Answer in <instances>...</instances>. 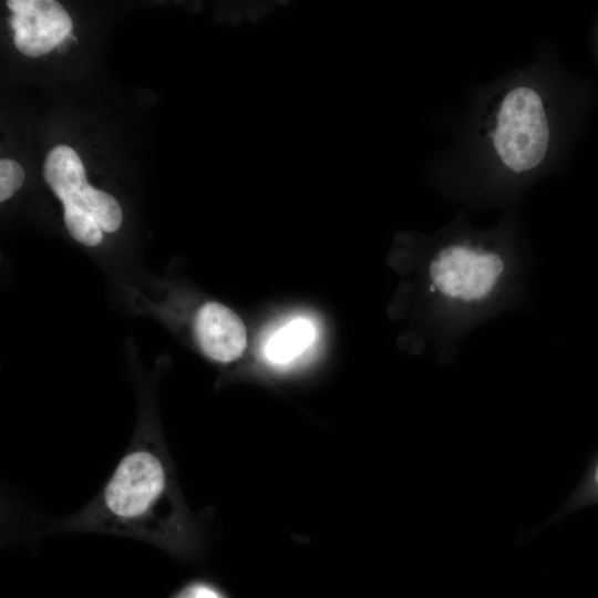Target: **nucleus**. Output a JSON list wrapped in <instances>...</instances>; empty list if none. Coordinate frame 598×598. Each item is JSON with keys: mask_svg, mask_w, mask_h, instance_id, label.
Returning a JSON list of instances; mask_svg holds the SVG:
<instances>
[{"mask_svg": "<svg viewBox=\"0 0 598 598\" xmlns=\"http://www.w3.org/2000/svg\"><path fill=\"white\" fill-rule=\"evenodd\" d=\"M63 205H71L89 213L106 233L116 231L123 221L122 208L117 200L90 184Z\"/></svg>", "mask_w": 598, "mask_h": 598, "instance_id": "8", "label": "nucleus"}, {"mask_svg": "<svg viewBox=\"0 0 598 598\" xmlns=\"http://www.w3.org/2000/svg\"><path fill=\"white\" fill-rule=\"evenodd\" d=\"M43 176L62 203L79 194L89 184L80 156L66 145H58L49 152Z\"/></svg>", "mask_w": 598, "mask_h": 598, "instance_id": "6", "label": "nucleus"}, {"mask_svg": "<svg viewBox=\"0 0 598 598\" xmlns=\"http://www.w3.org/2000/svg\"><path fill=\"white\" fill-rule=\"evenodd\" d=\"M13 42L24 55L37 58L58 48L72 33V20L53 0H9Z\"/></svg>", "mask_w": 598, "mask_h": 598, "instance_id": "4", "label": "nucleus"}, {"mask_svg": "<svg viewBox=\"0 0 598 598\" xmlns=\"http://www.w3.org/2000/svg\"><path fill=\"white\" fill-rule=\"evenodd\" d=\"M64 223L70 235L86 246H97L102 239V228L86 212L71 205H63Z\"/></svg>", "mask_w": 598, "mask_h": 598, "instance_id": "9", "label": "nucleus"}, {"mask_svg": "<svg viewBox=\"0 0 598 598\" xmlns=\"http://www.w3.org/2000/svg\"><path fill=\"white\" fill-rule=\"evenodd\" d=\"M598 501V457L594 462L585 485L581 487L580 494L577 496L579 504L597 502Z\"/></svg>", "mask_w": 598, "mask_h": 598, "instance_id": "11", "label": "nucleus"}, {"mask_svg": "<svg viewBox=\"0 0 598 598\" xmlns=\"http://www.w3.org/2000/svg\"><path fill=\"white\" fill-rule=\"evenodd\" d=\"M70 528L134 536L171 554L195 548L194 528L169 457L146 444L132 447L102 492Z\"/></svg>", "mask_w": 598, "mask_h": 598, "instance_id": "1", "label": "nucleus"}, {"mask_svg": "<svg viewBox=\"0 0 598 598\" xmlns=\"http://www.w3.org/2000/svg\"><path fill=\"white\" fill-rule=\"evenodd\" d=\"M494 145L503 163L520 173L544 158L549 128L543 102L529 87H516L504 99L497 115Z\"/></svg>", "mask_w": 598, "mask_h": 598, "instance_id": "2", "label": "nucleus"}, {"mask_svg": "<svg viewBox=\"0 0 598 598\" xmlns=\"http://www.w3.org/2000/svg\"><path fill=\"white\" fill-rule=\"evenodd\" d=\"M503 268L495 254L451 246L434 258L430 276L443 295L472 301L491 292Z\"/></svg>", "mask_w": 598, "mask_h": 598, "instance_id": "3", "label": "nucleus"}, {"mask_svg": "<svg viewBox=\"0 0 598 598\" xmlns=\"http://www.w3.org/2000/svg\"><path fill=\"white\" fill-rule=\"evenodd\" d=\"M315 328L306 319H295L275 331L264 344L265 357L286 363L302 353L315 340Z\"/></svg>", "mask_w": 598, "mask_h": 598, "instance_id": "7", "label": "nucleus"}, {"mask_svg": "<svg viewBox=\"0 0 598 598\" xmlns=\"http://www.w3.org/2000/svg\"><path fill=\"white\" fill-rule=\"evenodd\" d=\"M24 172L19 163L9 158L0 161V202L9 199L23 184Z\"/></svg>", "mask_w": 598, "mask_h": 598, "instance_id": "10", "label": "nucleus"}, {"mask_svg": "<svg viewBox=\"0 0 598 598\" xmlns=\"http://www.w3.org/2000/svg\"><path fill=\"white\" fill-rule=\"evenodd\" d=\"M194 331L202 351L217 362L237 360L247 344L243 320L230 308L216 301L206 302L198 309Z\"/></svg>", "mask_w": 598, "mask_h": 598, "instance_id": "5", "label": "nucleus"}, {"mask_svg": "<svg viewBox=\"0 0 598 598\" xmlns=\"http://www.w3.org/2000/svg\"><path fill=\"white\" fill-rule=\"evenodd\" d=\"M175 598H224L215 588L206 584H194L183 589Z\"/></svg>", "mask_w": 598, "mask_h": 598, "instance_id": "12", "label": "nucleus"}]
</instances>
